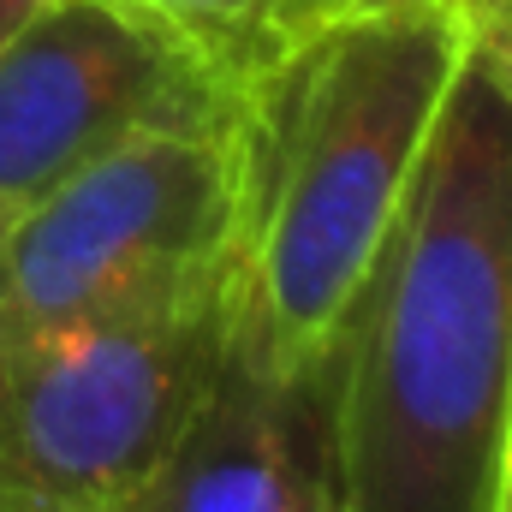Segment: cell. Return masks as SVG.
<instances>
[{
	"label": "cell",
	"mask_w": 512,
	"mask_h": 512,
	"mask_svg": "<svg viewBox=\"0 0 512 512\" xmlns=\"http://www.w3.org/2000/svg\"><path fill=\"white\" fill-rule=\"evenodd\" d=\"M465 60V0H352L304 24L251 84L227 310L245 364L286 382L346 376Z\"/></svg>",
	"instance_id": "6da1fadb"
},
{
	"label": "cell",
	"mask_w": 512,
	"mask_h": 512,
	"mask_svg": "<svg viewBox=\"0 0 512 512\" xmlns=\"http://www.w3.org/2000/svg\"><path fill=\"white\" fill-rule=\"evenodd\" d=\"M512 387V84L471 48L340 376L346 512H489Z\"/></svg>",
	"instance_id": "7a4b0ae2"
},
{
	"label": "cell",
	"mask_w": 512,
	"mask_h": 512,
	"mask_svg": "<svg viewBox=\"0 0 512 512\" xmlns=\"http://www.w3.org/2000/svg\"><path fill=\"white\" fill-rule=\"evenodd\" d=\"M245 173V96L126 131L0 227V334L90 322L233 268Z\"/></svg>",
	"instance_id": "3957f363"
},
{
	"label": "cell",
	"mask_w": 512,
	"mask_h": 512,
	"mask_svg": "<svg viewBox=\"0 0 512 512\" xmlns=\"http://www.w3.org/2000/svg\"><path fill=\"white\" fill-rule=\"evenodd\" d=\"M233 268L126 310L0 334V512H120L209 382Z\"/></svg>",
	"instance_id": "277c9868"
},
{
	"label": "cell",
	"mask_w": 512,
	"mask_h": 512,
	"mask_svg": "<svg viewBox=\"0 0 512 512\" xmlns=\"http://www.w3.org/2000/svg\"><path fill=\"white\" fill-rule=\"evenodd\" d=\"M102 0H36L0 36V227L126 131L227 102Z\"/></svg>",
	"instance_id": "5b68a950"
},
{
	"label": "cell",
	"mask_w": 512,
	"mask_h": 512,
	"mask_svg": "<svg viewBox=\"0 0 512 512\" xmlns=\"http://www.w3.org/2000/svg\"><path fill=\"white\" fill-rule=\"evenodd\" d=\"M120 512H346L340 382H286L245 364L227 340Z\"/></svg>",
	"instance_id": "8992f818"
},
{
	"label": "cell",
	"mask_w": 512,
	"mask_h": 512,
	"mask_svg": "<svg viewBox=\"0 0 512 512\" xmlns=\"http://www.w3.org/2000/svg\"><path fill=\"white\" fill-rule=\"evenodd\" d=\"M161 48H173L215 90L251 96L274 54L304 30L286 0H102Z\"/></svg>",
	"instance_id": "52a82bcc"
},
{
	"label": "cell",
	"mask_w": 512,
	"mask_h": 512,
	"mask_svg": "<svg viewBox=\"0 0 512 512\" xmlns=\"http://www.w3.org/2000/svg\"><path fill=\"white\" fill-rule=\"evenodd\" d=\"M471 12V48L489 72L512 84V0H465Z\"/></svg>",
	"instance_id": "ba28073f"
},
{
	"label": "cell",
	"mask_w": 512,
	"mask_h": 512,
	"mask_svg": "<svg viewBox=\"0 0 512 512\" xmlns=\"http://www.w3.org/2000/svg\"><path fill=\"white\" fill-rule=\"evenodd\" d=\"M489 512H512V387H507V411H501V441H495V489H489Z\"/></svg>",
	"instance_id": "9c48e42d"
},
{
	"label": "cell",
	"mask_w": 512,
	"mask_h": 512,
	"mask_svg": "<svg viewBox=\"0 0 512 512\" xmlns=\"http://www.w3.org/2000/svg\"><path fill=\"white\" fill-rule=\"evenodd\" d=\"M286 6H292L298 24H316V18H328V12H340V6H352V0H286Z\"/></svg>",
	"instance_id": "30bf717a"
},
{
	"label": "cell",
	"mask_w": 512,
	"mask_h": 512,
	"mask_svg": "<svg viewBox=\"0 0 512 512\" xmlns=\"http://www.w3.org/2000/svg\"><path fill=\"white\" fill-rule=\"evenodd\" d=\"M30 6H36V0H0V36H6V30H12V24L30 12Z\"/></svg>",
	"instance_id": "8fae6325"
}]
</instances>
